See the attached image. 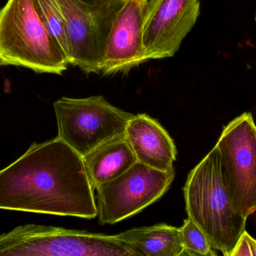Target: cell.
I'll return each mask as SVG.
<instances>
[{
  "label": "cell",
  "mask_w": 256,
  "mask_h": 256,
  "mask_svg": "<svg viewBox=\"0 0 256 256\" xmlns=\"http://www.w3.org/2000/svg\"><path fill=\"white\" fill-rule=\"evenodd\" d=\"M0 209L97 217L82 156L58 137L32 143L19 159L0 170Z\"/></svg>",
  "instance_id": "cell-1"
},
{
  "label": "cell",
  "mask_w": 256,
  "mask_h": 256,
  "mask_svg": "<svg viewBox=\"0 0 256 256\" xmlns=\"http://www.w3.org/2000/svg\"><path fill=\"white\" fill-rule=\"evenodd\" d=\"M174 175V168L158 171L137 161L124 174L96 189L99 223L112 225L140 213L167 192Z\"/></svg>",
  "instance_id": "cell-7"
},
{
  "label": "cell",
  "mask_w": 256,
  "mask_h": 256,
  "mask_svg": "<svg viewBox=\"0 0 256 256\" xmlns=\"http://www.w3.org/2000/svg\"><path fill=\"white\" fill-rule=\"evenodd\" d=\"M68 65L34 0H8L0 10V66L61 75Z\"/></svg>",
  "instance_id": "cell-3"
},
{
  "label": "cell",
  "mask_w": 256,
  "mask_h": 256,
  "mask_svg": "<svg viewBox=\"0 0 256 256\" xmlns=\"http://www.w3.org/2000/svg\"><path fill=\"white\" fill-rule=\"evenodd\" d=\"M34 3L45 27L70 65L72 55L66 18L60 3L57 0H34Z\"/></svg>",
  "instance_id": "cell-14"
},
{
  "label": "cell",
  "mask_w": 256,
  "mask_h": 256,
  "mask_svg": "<svg viewBox=\"0 0 256 256\" xmlns=\"http://www.w3.org/2000/svg\"><path fill=\"white\" fill-rule=\"evenodd\" d=\"M114 236L134 256H180L184 252L180 228L165 223L131 228Z\"/></svg>",
  "instance_id": "cell-13"
},
{
  "label": "cell",
  "mask_w": 256,
  "mask_h": 256,
  "mask_svg": "<svg viewBox=\"0 0 256 256\" xmlns=\"http://www.w3.org/2000/svg\"><path fill=\"white\" fill-rule=\"evenodd\" d=\"M84 167L93 190L124 174L137 162L124 135L116 137L82 156Z\"/></svg>",
  "instance_id": "cell-12"
},
{
  "label": "cell",
  "mask_w": 256,
  "mask_h": 256,
  "mask_svg": "<svg viewBox=\"0 0 256 256\" xmlns=\"http://www.w3.org/2000/svg\"><path fill=\"white\" fill-rule=\"evenodd\" d=\"M126 136L138 162L158 171L174 168L176 144L158 120L146 114L134 115L128 122Z\"/></svg>",
  "instance_id": "cell-11"
},
{
  "label": "cell",
  "mask_w": 256,
  "mask_h": 256,
  "mask_svg": "<svg viewBox=\"0 0 256 256\" xmlns=\"http://www.w3.org/2000/svg\"><path fill=\"white\" fill-rule=\"evenodd\" d=\"M234 210L248 218L256 211V125L244 113L225 126L216 145Z\"/></svg>",
  "instance_id": "cell-5"
},
{
  "label": "cell",
  "mask_w": 256,
  "mask_h": 256,
  "mask_svg": "<svg viewBox=\"0 0 256 256\" xmlns=\"http://www.w3.org/2000/svg\"><path fill=\"white\" fill-rule=\"evenodd\" d=\"M184 196L188 217L202 230L215 250L230 256L246 230L248 218L233 207L216 146L188 174Z\"/></svg>",
  "instance_id": "cell-2"
},
{
  "label": "cell",
  "mask_w": 256,
  "mask_h": 256,
  "mask_svg": "<svg viewBox=\"0 0 256 256\" xmlns=\"http://www.w3.org/2000/svg\"><path fill=\"white\" fill-rule=\"evenodd\" d=\"M184 252V255H218L202 230L189 217L180 227Z\"/></svg>",
  "instance_id": "cell-15"
},
{
  "label": "cell",
  "mask_w": 256,
  "mask_h": 256,
  "mask_svg": "<svg viewBox=\"0 0 256 256\" xmlns=\"http://www.w3.org/2000/svg\"><path fill=\"white\" fill-rule=\"evenodd\" d=\"M200 0H148L142 27L148 60L172 57L195 26Z\"/></svg>",
  "instance_id": "cell-9"
},
{
  "label": "cell",
  "mask_w": 256,
  "mask_h": 256,
  "mask_svg": "<svg viewBox=\"0 0 256 256\" xmlns=\"http://www.w3.org/2000/svg\"><path fill=\"white\" fill-rule=\"evenodd\" d=\"M106 246L103 234L33 224L0 234L1 256H100Z\"/></svg>",
  "instance_id": "cell-8"
},
{
  "label": "cell",
  "mask_w": 256,
  "mask_h": 256,
  "mask_svg": "<svg viewBox=\"0 0 256 256\" xmlns=\"http://www.w3.org/2000/svg\"></svg>",
  "instance_id": "cell-17"
},
{
  "label": "cell",
  "mask_w": 256,
  "mask_h": 256,
  "mask_svg": "<svg viewBox=\"0 0 256 256\" xmlns=\"http://www.w3.org/2000/svg\"><path fill=\"white\" fill-rule=\"evenodd\" d=\"M66 18L70 65L100 74L106 41L126 0H57Z\"/></svg>",
  "instance_id": "cell-6"
},
{
  "label": "cell",
  "mask_w": 256,
  "mask_h": 256,
  "mask_svg": "<svg viewBox=\"0 0 256 256\" xmlns=\"http://www.w3.org/2000/svg\"><path fill=\"white\" fill-rule=\"evenodd\" d=\"M148 0H126L106 41L100 73L122 72L148 61L144 54L142 27Z\"/></svg>",
  "instance_id": "cell-10"
},
{
  "label": "cell",
  "mask_w": 256,
  "mask_h": 256,
  "mask_svg": "<svg viewBox=\"0 0 256 256\" xmlns=\"http://www.w3.org/2000/svg\"><path fill=\"white\" fill-rule=\"evenodd\" d=\"M58 136L80 156L126 133L134 114L120 109L102 96L62 97L54 102Z\"/></svg>",
  "instance_id": "cell-4"
},
{
  "label": "cell",
  "mask_w": 256,
  "mask_h": 256,
  "mask_svg": "<svg viewBox=\"0 0 256 256\" xmlns=\"http://www.w3.org/2000/svg\"><path fill=\"white\" fill-rule=\"evenodd\" d=\"M230 256H256V240L245 230Z\"/></svg>",
  "instance_id": "cell-16"
}]
</instances>
